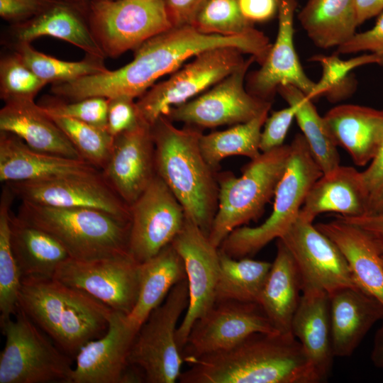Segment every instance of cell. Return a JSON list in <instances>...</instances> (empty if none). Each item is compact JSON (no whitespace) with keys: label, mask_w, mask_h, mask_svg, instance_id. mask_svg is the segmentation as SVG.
I'll return each mask as SVG.
<instances>
[{"label":"cell","mask_w":383,"mask_h":383,"mask_svg":"<svg viewBox=\"0 0 383 383\" xmlns=\"http://www.w3.org/2000/svg\"><path fill=\"white\" fill-rule=\"evenodd\" d=\"M224 46L238 48L261 62L271 43L258 30L244 35L228 37L204 34L191 25L172 27L136 48L133 60L123 67L56 84L52 91L68 101L89 97L139 98L159 78L172 74L188 59L204 50Z\"/></svg>","instance_id":"6da1fadb"},{"label":"cell","mask_w":383,"mask_h":383,"mask_svg":"<svg viewBox=\"0 0 383 383\" xmlns=\"http://www.w3.org/2000/svg\"><path fill=\"white\" fill-rule=\"evenodd\" d=\"M181 383H318L292 333H254L228 349L185 362Z\"/></svg>","instance_id":"7a4b0ae2"},{"label":"cell","mask_w":383,"mask_h":383,"mask_svg":"<svg viewBox=\"0 0 383 383\" xmlns=\"http://www.w3.org/2000/svg\"><path fill=\"white\" fill-rule=\"evenodd\" d=\"M156 174L164 181L189 216L209 235L218 209L217 171L202 155L200 128H178L166 116L151 126Z\"/></svg>","instance_id":"3957f363"},{"label":"cell","mask_w":383,"mask_h":383,"mask_svg":"<svg viewBox=\"0 0 383 383\" xmlns=\"http://www.w3.org/2000/svg\"><path fill=\"white\" fill-rule=\"evenodd\" d=\"M18 306L70 357L106 332L113 311L55 278L21 279Z\"/></svg>","instance_id":"277c9868"},{"label":"cell","mask_w":383,"mask_h":383,"mask_svg":"<svg viewBox=\"0 0 383 383\" xmlns=\"http://www.w3.org/2000/svg\"><path fill=\"white\" fill-rule=\"evenodd\" d=\"M16 216L51 235L70 258L91 260L129 255L130 223L104 211L21 201Z\"/></svg>","instance_id":"5b68a950"},{"label":"cell","mask_w":383,"mask_h":383,"mask_svg":"<svg viewBox=\"0 0 383 383\" xmlns=\"http://www.w3.org/2000/svg\"><path fill=\"white\" fill-rule=\"evenodd\" d=\"M290 145L289 159L277 186L271 214L258 226L233 230L219 246L228 255L239 259L256 254L280 238L298 218L309 190L323 173L302 133L296 134Z\"/></svg>","instance_id":"8992f818"},{"label":"cell","mask_w":383,"mask_h":383,"mask_svg":"<svg viewBox=\"0 0 383 383\" xmlns=\"http://www.w3.org/2000/svg\"><path fill=\"white\" fill-rule=\"evenodd\" d=\"M291 145L262 152L250 160L240 177L231 172L217 174L218 209L208 238L219 248L235 228L257 219L274 196L286 169Z\"/></svg>","instance_id":"52a82bcc"},{"label":"cell","mask_w":383,"mask_h":383,"mask_svg":"<svg viewBox=\"0 0 383 383\" xmlns=\"http://www.w3.org/2000/svg\"><path fill=\"white\" fill-rule=\"evenodd\" d=\"M1 326L6 343L0 355V383H70V356L43 335L18 306Z\"/></svg>","instance_id":"ba28073f"},{"label":"cell","mask_w":383,"mask_h":383,"mask_svg":"<svg viewBox=\"0 0 383 383\" xmlns=\"http://www.w3.org/2000/svg\"><path fill=\"white\" fill-rule=\"evenodd\" d=\"M189 304L187 279L175 284L162 303L139 328L132 345L129 364L143 374L148 383H174L184 360L176 334L178 321Z\"/></svg>","instance_id":"9c48e42d"},{"label":"cell","mask_w":383,"mask_h":383,"mask_svg":"<svg viewBox=\"0 0 383 383\" xmlns=\"http://www.w3.org/2000/svg\"><path fill=\"white\" fill-rule=\"evenodd\" d=\"M245 54L235 47L204 50L170 77L155 84L136 101L140 121L150 127L171 109L189 101L238 70Z\"/></svg>","instance_id":"30bf717a"},{"label":"cell","mask_w":383,"mask_h":383,"mask_svg":"<svg viewBox=\"0 0 383 383\" xmlns=\"http://www.w3.org/2000/svg\"><path fill=\"white\" fill-rule=\"evenodd\" d=\"M87 21L105 57L112 58L172 27L164 0H91Z\"/></svg>","instance_id":"8fae6325"},{"label":"cell","mask_w":383,"mask_h":383,"mask_svg":"<svg viewBox=\"0 0 383 383\" xmlns=\"http://www.w3.org/2000/svg\"><path fill=\"white\" fill-rule=\"evenodd\" d=\"M254 56L247 59L238 70L223 78L197 97L171 109L167 116L172 122L202 128L247 122L265 110L272 101L259 99L248 91L245 80Z\"/></svg>","instance_id":"7c38bea8"},{"label":"cell","mask_w":383,"mask_h":383,"mask_svg":"<svg viewBox=\"0 0 383 383\" xmlns=\"http://www.w3.org/2000/svg\"><path fill=\"white\" fill-rule=\"evenodd\" d=\"M53 278L126 315L133 309L139 294V263L130 255L91 260L70 257Z\"/></svg>","instance_id":"4fadbf2b"},{"label":"cell","mask_w":383,"mask_h":383,"mask_svg":"<svg viewBox=\"0 0 383 383\" xmlns=\"http://www.w3.org/2000/svg\"><path fill=\"white\" fill-rule=\"evenodd\" d=\"M129 207L128 250L138 263L171 244L184 223L182 206L157 174Z\"/></svg>","instance_id":"5bb4252c"},{"label":"cell","mask_w":383,"mask_h":383,"mask_svg":"<svg viewBox=\"0 0 383 383\" xmlns=\"http://www.w3.org/2000/svg\"><path fill=\"white\" fill-rule=\"evenodd\" d=\"M279 333L258 303L216 301L192 327L184 362L232 348L254 333Z\"/></svg>","instance_id":"9a60e30c"},{"label":"cell","mask_w":383,"mask_h":383,"mask_svg":"<svg viewBox=\"0 0 383 383\" xmlns=\"http://www.w3.org/2000/svg\"><path fill=\"white\" fill-rule=\"evenodd\" d=\"M171 244L184 262L189 290L188 306L176 334L182 352L194 323L216 301L219 248L210 242L208 236L186 214L184 226Z\"/></svg>","instance_id":"2e32d148"},{"label":"cell","mask_w":383,"mask_h":383,"mask_svg":"<svg viewBox=\"0 0 383 383\" xmlns=\"http://www.w3.org/2000/svg\"><path fill=\"white\" fill-rule=\"evenodd\" d=\"M5 184L21 201L55 207L97 209L123 221H131L130 207L108 184L102 173Z\"/></svg>","instance_id":"e0dca14e"},{"label":"cell","mask_w":383,"mask_h":383,"mask_svg":"<svg viewBox=\"0 0 383 383\" xmlns=\"http://www.w3.org/2000/svg\"><path fill=\"white\" fill-rule=\"evenodd\" d=\"M279 239L294 259L303 287L318 288L328 294L342 287H359L340 250L313 222L299 216Z\"/></svg>","instance_id":"ac0fdd59"},{"label":"cell","mask_w":383,"mask_h":383,"mask_svg":"<svg viewBox=\"0 0 383 383\" xmlns=\"http://www.w3.org/2000/svg\"><path fill=\"white\" fill-rule=\"evenodd\" d=\"M298 0H278L276 40L260 67L247 74L246 89L253 96L272 101L280 85L290 84L313 100L316 82L305 74L294 44V16Z\"/></svg>","instance_id":"d6986e66"},{"label":"cell","mask_w":383,"mask_h":383,"mask_svg":"<svg viewBox=\"0 0 383 383\" xmlns=\"http://www.w3.org/2000/svg\"><path fill=\"white\" fill-rule=\"evenodd\" d=\"M137 333L127 315L113 310L106 332L75 356L70 383H128V357Z\"/></svg>","instance_id":"ffe728a7"},{"label":"cell","mask_w":383,"mask_h":383,"mask_svg":"<svg viewBox=\"0 0 383 383\" xmlns=\"http://www.w3.org/2000/svg\"><path fill=\"white\" fill-rule=\"evenodd\" d=\"M101 173L108 184L130 206L157 174L151 127L141 123L116 136Z\"/></svg>","instance_id":"44dd1931"},{"label":"cell","mask_w":383,"mask_h":383,"mask_svg":"<svg viewBox=\"0 0 383 383\" xmlns=\"http://www.w3.org/2000/svg\"><path fill=\"white\" fill-rule=\"evenodd\" d=\"M101 172L83 160L39 152L17 135L0 131V182H30Z\"/></svg>","instance_id":"7402d4cb"},{"label":"cell","mask_w":383,"mask_h":383,"mask_svg":"<svg viewBox=\"0 0 383 383\" xmlns=\"http://www.w3.org/2000/svg\"><path fill=\"white\" fill-rule=\"evenodd\" d=\"M370 198L362 172L340 165L323 173L313 184L299 216L313 222L317 216L326 212L345 217L365 215L368 213Z\"/></svg>","instance_id":"603a6c76"},{"label":"cell","mask_w":383,"mask_h":383,"mask_svg":"<svg viewBox=\"0 0 383 383\" xmlns=\"http://www.w3.org/2000/svg\"><path fill=\"white\" fill-rule=\"evenodd\" d=\"M328 295L334 355L350 356L373 325L383 319V305L359 287H342Z\"/></svg>","instance_id":"cb8c5ba5"},{"label":"cell","mask_w":383,"mask_h":383,"mask_svg":"<svg viewBox=\"0 0 383 383\" xmlns=\"http://www.w3.org/2000/svg\"><path fill=\"white\" fill-rule=\"evenodd\" d=\"M292 333L301 344L321 382L326 380L335 357L331 333L330 299L321 289L302 288L292 322Z\"/></svg>","instance_id":"d4e9b609"},{"label":"cell","mask_w":383,"mask_h":383,"mask_svg":"<svg viewBox=\"0 0 383 383\" xmlns=\"http://www.w3.org/2000/svg\"><path fill=\"white\" fill-rule=\"evenodd\" d=\"M337 146L344 148L357 166L368 165L383 140V110L357 104H343L323 116Z\"/></svg>","instance_id":"484cf974"},{"label":"cell","mask_w":383,"mask_h":383,"mask_svg":"<svg viewBox=\"0 0 383 383\" xmlns=\"http://www.w3.org/2000/svg\"><path fill=\"white\" fill-rule=\"evenodd\" d=\"M41 36H50L67 41L86 55L106 58L89 27L87 18L71 6L60 3L35 17L11 24L1 36L6 47L20 43H30Z\"/></svg>","instance_id":"4316f807"},{"label":"cell","mask_w":383,"mask_h":383,"mask_svg":"<svg viewBox=\"0 0 383 383\" xmlns=\"http://www.w3.org/2000/svg\"><path fill=\"white\" fill-rule=\"evenodd\" d=\"M0 131L17 135L35 150L82 160L62 129L34 100L5 103L0 110Z\"/></svg>","instance_id":"83f0119b"},{"label":"cell","mask_w":383,"mask_h":383,"mask_svg":"<svg viewBox=\"0 0 383 383\" xmlns=\"http://www.w3.org/2000/svg\"><path fill=\"white\" fill-rule=\"evenodd\" d=\"M316 228L340 250L357 284L383 305V263L382 255L368 235L358 226L337 216Z\"/></svg>","instance_id":"f1b7e54d"},{"label":"cell","mask_w":383,"mask_h":383,"mask_svg":"<svg viewBox=\"0 0 383 383\" xmlns=\"http://www.w3.org/2000/svg\"><path fill=\"white\" fill-rule=\"evenodd\" d=\"M277 240L276 256L258 304L279 333H289L300 301L303 281L292 254L282 240Z\"/></svg>","instance_id":"f546056e"},{"label":"cell","mask_w":383,"mask_h":383,"mask_svg":"<svg viewBox=\"0 0 383 383\" xmlns=\"http://www.w3.org/2000/svg\"><path fill=\"white\" fill-rule=\"evenodd\" d=\"M11 245L21 279H51L70 255L47 232L10 213Z\"/></svg>","instance_id":"4dcf8cb0"},{"label":"cell","mask_w":383,"mask_h":383,"mask_svg":"<svg viewBox=\"0 0 383 383\" xmlns=\"http://www.w3.org/2000/svg\"><path fill=\"white\" fill-rule=\"evenodd\" d=\"M140 289L137 302L127 315L138 331L150 313L165 300L172 288L187 279L184 262L170 244L157 255L139 263Z\"/></svg>","instance_id":"1f68e13d"},{"label":"cell","mask_w":383,"mask_h":383,"mask_svg":"<svg viewBox=\"0 0 383 383\" xmlns=\"http://www.w3.org/2000/svg\"><path fill=\"white\" fill-rule=\"evenodd\" d=\"M298 18L310 40L323 49L343 45L358 26L355 0H307Z\"/></svg>","instance_id":"d6a6232c"},{"label":"cell","mask_w":383,"mask_h":383,"mask_svg":"<svg viewBox=\"0 0 383 383\" xmlns=\"http://www.w3.org/2000/svg\"><path fill=\"white\" fill-rule=\"evenodd\" d=\"M277 92L289 105L294 107L295 118L322 173L340 165L337 145L312 100L299 89L290 84L280 85Z\"/></svg>","instance_id":"836d02e7"},{"label":"cell","mask_w":383,"mask_h":383,"mask_svg":"<svg viewBox=\"0 0 383 383\" xmlns=\"http://www.w3.org/2000/svg\"><path fill=\"white\" fill-rule=\"evenodd\" d=\"M219 259L216 301L233 300L258 303L272 263L250 257L233 258L220 249Z\"/></svg>","instance_id":"e575fe53"},{"label":"cell","mask_w":383,"mask_h":383,"mask_svg":"<svg viewBox=\"0 0 383 383\" xmlns=\"http://www.w3.org/2000/svg\"><path fill=\"white\" fill-rule=\"evenodd\" d=\"M269 111L265 110L252 119L225 131L202 133L199 146L207 163L217 171L220 162L229 156L242 155L250 160L257 157L261 153L262 128L268 117Z\"/></svg>","instance_id":"d590c367"},{"label":"cell","mask_w":383,"mask_h":383,"mask_svg":"<svg viewBox=\"0 0 383 383\" xmlns=\"http://www.w3.org/2000/svg\"><path fill=\"white\" fill-rule=\"evenodd\" d=\"M16 199L3 184L0 196V325L12 318L18 306L21 277L11 245L9 218Z\"/></svg>","instance_id":"8d00e7d4"},{"label":"cell","mask_w":383,"mask_h":383,"mask_svg":"<svg viewBox=\"0 0 383 383\" xmlns=\"http://www.w3.org/2000/svg\"><path fill=\"white\" fill-rule=\"evenodd\" d=\"M15 50L26 65L47 84H60L104 72L108 70L105 58L86 55L77 62L62 60L35 50L29 43L6 47Z\"/></svg>","instance_id":"74e56055"},{"label":"cell","mask_w":383,"mask_h":383,"mask_svg":"<svg viewBox=\"0 0 383 383\" xmlns=\"http://www.w3.org/2000/svg\"><path fill=\"white\" fill-rule=\"evenodd\" d=\"M310 60L319 62L322 67V75L316 83L313 99L326 96L332 102L338 101L350 95L355 89V82L349 73L355 68L370 64L382 65L381 59L369 53L343 60L337 55H314Z\"/></svg>","instance_id":"f35d334b"},{"label":"cell","mask_w":383,"mask_h":383,"mask_svg":"<svg viewBox=\"0 0 383 383\" xmlns=\"http://www.w3.org/2000/svg\"><path fill=\"white\" fill-rule=\"evenodd\" d=\"M191 26L204 34L228 37L257 30L242 14L238 0H206L195 13Z\"/></svg>","instance_id":"ab89813d"},{"label":"cell","mask_w":383,"mask_h":383,"mask_svg":"<svg viewBox=\"0 0 383 383\" xmlns=\"http://www.w3.org/2000/svg\"><path fill=\"white\" fill-rule=\"evenodd\" d=\"M51 118L80 157L101 172L109 158L114 140L107 129L72 118Z\"/></svg>","instance_id":"60d3db41"},{"label":"cell","mask_w":383,"mask_h":383,"mask_svg":"<svg viewBox=\"0 0 383 383\" xmlns=\"http://www.w3.org/2000/svg\"><path fill=\"white\" fill-rule=\"evenodd\" d=\"M0 58V98L5 103L34 100L47 84L39 78L13 50Z\"/></svg>","instance_id":"b9f144b4"},{"label":"cell","mask_w":383,"mask_h":383,"mask_svg":"<svg viewBox=\"0 0 383 383\" xmlns=\"http://www.w3.org/2000/svg\"><path fill=\"white\" fill-rule=\"evenodd\" d=\"M38 105L50 117L72 118L106 128L109 99L89 97L68 101L54 95L43 98Z\"/></svg>","instance_id":"7bdbcfd3"},{"label":"cell","mask_w":383,"mask_h":383,"mask_svg":"<svg viewBox=\"0 0 383 383\" xmlns=\"http://www.w3.org/2000/svg\"><path fill=\"white\" fill-rule=\"evenodd\" d=\"M141 123L133 98L118 96L109 99L106 129L113 138L136 128Z\"/></svg>","instance_id":"ee69618b"},{"label":"cell","mask_w":383,"mask_h":383,"mask_svg":"<svg viewBox=\"0 0 383 383\" xmlns=\"http://www.w3.org/2000/svg\"><path fill=\"white\" fill-rule=\"evenodd\" d=\"M294 118L295 109L291 105L285 109L274 111L270 117L267 118L260 136L261 152L284 145L285 137Z\"/></svg>","instance_id":"f6af8a7d"},{"label":"cell","mask_w":383,"mask_h":383,"mask_svg":"<svg viewBox=\"0 0 383 383\" xmlns=\"http://www.w3.org/2000/svg\"><path fill=\"white\" fill-rule=\"evenodd\" d=\"M369 52L379 57L383 65V11L370 30L355 33L347 42L337 48L338 54Z\"/></svg>","instance_id":"bcb514c9"},{"label":"cell","mask_w":383,"mask_h":383,"mask_svg":"<svg viewBox=\"0 0 383 383\" xmlns=\"http://www.w3.org/2000/svg\"><path fill=\"white\" fill-rule=\"evenodd\" d=\"M61 0H0V16L9 24L28 21ZM65 4V3H64Z\"/></svg>","instance_id":"7dc6e473"},{"label":"cell","mask_w":383,"mask_h":383,"mask_svg":"<svg viewBox=\"0 0 383 383\" xmlns=\"http://www.w3.org/2000/svg\"><path fill=\"white\" fill-rule=\"evenodd\" d=\"M335 216L361 228L371 239L381 255H383V211L355 217Z\"/></svg>","instance_id":"c3c4849f"},{"label":"cell","mask_w":383,"mask_h":383,"mask_svg":"<svg viewBox=\"0 0 383 383\" xmlns=\"http://www.w3.org/2000/svg\"><path fill=\"white\" fill-rule=\"evenodd\" d=\"M172 27L191 25L194 16L206 0H164Z\"/></svg>","instance_id":"681fc988"},{"label":"cell","mask_w":383,"mask_h":383,"mask_svg":"<svg viewBox=\"0 0 383 383\" xmlns=\"http://www.w3.org/2000/svg\"><path fill=\"white\" fill-rule=\"evenodd\" d=\"M240 11L250 23L267 21L278 12V0H238Z\"/></svg>","instance_id":"f907efd6"},{"label":"cell","mask_w":383,"mask_h":383,"mask_svg":"<svg viewBox=\"0 0 383 383\" xmlns=\"http://www.w3.org/2000/svg\"><path fill=\"white\" fill-rule=\"evenodd\" d=\"M362 173L371 198L383 188V140L377 155Z\"/></svg>","instance_id":"816d5d0a"},{"label":"cell","mask_w":383,"mask_h":383,"mask_svg":"<svg viewBox=\"0 0 383 383\" xmlns=\"http://www.w3.org/2000/svg\"><path fill=\"white\" fill-rule=\"evenodd\" d=\"M358 26L383 11V0H355Z\"/></svg>","instance_id":"f5cc1de1"},{"label":"cell","mask_w":383,"mask_h":383,"mask_svg":"<svg viewBox=\"0 0 383 383\" xmlns=\"http://www.w3.org/2000/svg\"><path fill=\"white\" fill-rule=\"evenodd\" d=\"M371 360L374 366L383 369V323L374 337Z\"/></svg>","instance_id":"db71d44e"},{"label":"cell","mask_w":383,"mask_h":383,"mask_svg":"<svg viewBox=\"0 0 383 383\" xmlns=\"http://www.w3.org/2000/svg\"><path fill=\"white\" fill-rule=\"evenodd\" d=\"M383 211V188L370 199L368 213Z\"/></svg>","instance_id":"11a10c76"},{"label":"cell","mask_w":383,"mask_h":383,"mask_svg":"<svg viewBox=\"0 0 383 383\" xmlns=\"http://www.w3.org/2000/svg\"><path fill=\"white\" fill-rule=\"evenodd\" d=\"M79 11L86 18L89 11L91 0H61Z\"/></svg>","instance_id":"9f6ffc18"},{"label":"cell","mask_w":383,"mask_h":383,"mask_svg":"<svg viewBox=\"0 0 383 383\" xmlns=\"http://www.w3.org/2000/svg\"><path fill=\"white\" fill-rule=\"evenodd\" d=\"M382 263H383V255H382Z\"/></svg>","instance_id":"6f0895ef"}]
</instances>
